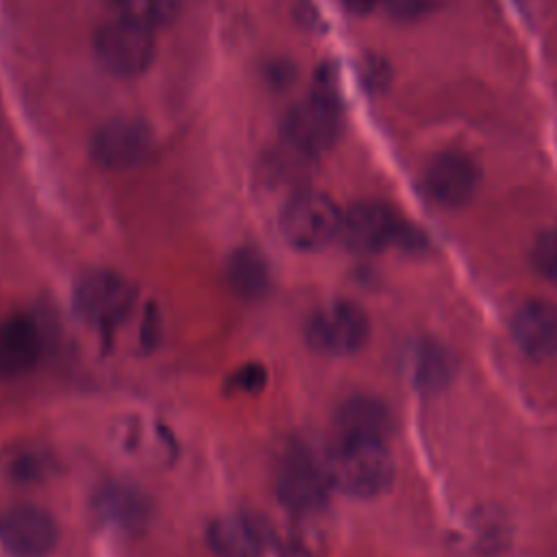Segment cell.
Masks as SVG:
<instances>
[{
  "instance_id": "cell-1",
  "label": "cell",
  "mask_w": 557,
  "mask_h": 557,
  "mask_svg": "<svg viewBox=\"0 0 557 557\" xmlns=\"http://www.w3.org/2000/svg\"><path fill=\"white\" fill-rule=\"evenodd\" d=\"M339 128L342 107L335 72L322 67L313 91L285 113L283 137L287 146L313 157L337 141Z\"/></svg>"
},
{
  "instance_id": "cell-2",
  "label": "cell",
  "mask_w": 557,
  "mask_h": 557,
  "mask_svg": "<svg viewBox=\"0 0 557 557\" xmlns=\"http://www.w3.org/2000/svg\"><path fill=\"white\" fill-rule=\"evenodd\" d=\"M324 468L331 487L350 498H376L394 481V459L379 440H339Z\"/></svg>"
},
{
  "instance_id": "cell-3",
  "label": "cell",
  "mask_w": 557,
  "mask_h": 557,
  "mask_svg": "<svg viewBox=\"0 0 557 557\" xmlns=\"http://www.w3.org/2000/svg\"><path fill=\"white\" fill-rule=\"evenodd\" d=\"M342 211L320 191L294 194L278 215V231L287 246L300 252H315L339 237Z\"/></svg>"
},
{
  "instance_id": "cell-4",
  "label": "cell",
  "mask_w": 557,
  "mask_h": 557,
  "mask_svg": "<svg viewBox=\"0 0 557 557\" xmlns=\"http://www.w3.org/2000/svg\"><path fill=\"white\" fill-rule=\"evenodd\" d=\"M135 287L113 270H89L74 285L72 305L89 326L111 333L126 320L135 305Z\"/></svg>"
},
{
  "instance_id": "cell-5",
  "label": "cell",
  "mask_w": 557,
  "mask_h": 557,
  "mask_svg": "<svg viewBox=\"0 0 557 557\" xmlns=\"http://www.w3.org/2000/svg\"><path fill=\"white\" fill-rule=\"evenodd\" d=\"M94 48L98 63L109 74L133 78L144 74L154 59V30L117 13L98 30Z\"/></svg>"
},
{
  "instance_id": "cell-6",
  "label": "cell",
  "mask_w": 557,
  "mask_h": 557,
  "mask_svg": "<svg viewBox=\"0 0 557 557\" xmlns=\"http://www.w3.org/2000/svg\"><path fill=\"white\" fill-rule=\"evenodd\" d=\"M370 333L366 311L350 300H335L322 305L305 326L309 348L320 355L344 357L357 352Z\"/></svg>"
},
{
  "instance_id": "cell-7",
  "label": "cell",
  "mask_w": 557,
  "mask_h": 557,
  "mask_svg": "<svg viewBox=\"0 0 557 557\" xmlns=\"http://www.w3.org/2000/svg\"><path fill=\"white\" fill-rule=\"evenodd\" d=\"M0 544L11 557H48L59 544V524L37 505H15L0 513Z\"/></svg>"
},
{
  "instance_id": "cell-8",
  "label": "cell",
  "mask_w": 557,
  "mask_h": 557,
  "mask_svg": "<svg viewBox=\"0 0 557 557\" xmlns=\"http://www.w3.org/2000/svg\"><path fill=\"white\" fill-rule=\"evenodd\" d=\"M331 490L326 468L309 453L294 450L285 457L276 479V494L292 513H318Z\"/></svg>"
},
{
  "instance_id": "cell-9",
  "label": "cell",
  "mask_w": 557,
  "mask_h": 557,
  "mask_svg": "<svg viewBox=\"0 0 557 557\" xmlns=\"http://www.w3.org/2000/svg\"><path fill=\"white\" fill-rule=\"evenodd\" d=\"M152 152L150 128L141 120L115 117L104 122L94 139L91 154L107 170H133Z\"/></svg>"
},
{
  "instance_id": "cell-10",
  "label": "cell",
  "mask_w": 557,
  "mask_h": 557,
  "mask_svg": "<svg viewBox=\"0 0 557 557\" xmlns=\"http://www.w3.org/2000/svg\"><path fill=\"white\" fill-rule=\"evenodd\" d=\"M403 224L396 220L389 207L363 200L352 205L342 215L339 237L344 246L357 255H374L398 242Z\"/></svg>"
},
{
  "instance_id": "cell-11",
  "label": "cell",
  "mask_w": 557,
  "mask_h": 557,
  "mask_svg": "<svg viewBox=\"0 0 557 557\" xmlns=\"http://www.w3.org/2000/svg\"><path fill=\"white\" fill-rule=\"evenodd\" d=\"M41 355L44 331L30 313L15 311L0 318V379L28 374Z\"/></svg>"
},
{
  "instance_id": "cell-12",
  "label": "cell",
  "mask_w": 557,
  "mask_h": 557,
  "mask_svg": "<svg viewBox=\"0 0 557 557\" xmlns=\"http://www.w3.org/2000/svg\"><path fill=\"white\" fill-rule=\"evenodd\" d=\"M479 185V170L474 161L457 150L442 152L431 159L424 172L426 194L442 207L466 205Z\"/></svg>"
},
{
  "instance_id": "cell-13",
  "label": "cell",
  "mask_w": 557,
  "mask_h": 557,
  "mask_svg": "<svg viewBox=\"0 0 557 557\" xmlns=\"http://www.w3.org/2000/svg\"><path fill=\"white\" fill-rule=\"evenodd\" d=\"M207 542L218 557H263L270 546V531L257 516L228 513L211 522Z\"/></svg>"
},
{
  "instance_id": "cell-14",
  "label": "cell",
  "mask_w": 557,
  "mask_h": 557,
  "mask_svg": "<svg viewBox=\"0 0 557 557\" xmlns=\"http://www.w3.org/2000/svg\"><path fill=\"white\" fill-rule=\"evenodd\" d=\"M511 335L516 346L535 359L557 355V305L546 300H529L518 307L511 318Z\"/></svg>"
},
{
  "instance_id": "cell-15",
  "label": "cell",
  "mask_w": 557,
  "mask_h": 557,
  "mask_svg": "<svg viewBox=\"0 0 557 557\" xmlns=\"http://www.w3.org/2000/svg\"><path fill=\"white\" fill-rule=\"evenodd\" d=\"M150 505L144 492L128 483L111 481L94 494V516L117 531H139L146 527Z\"/></svg>"
},
{
  "instance_id": "cell-16",
  "label": "cell",
  "mask_w": 557,
  "mask_h": 557,
  "mask_svg": "<svg viewBox=\"0 0 557 557\" xmlns=\"http://www.w3.org/2000/svg\"><path fill=\"white\" fill-rule=\"evenodd\" d=\"M337 433L339 440H379L385 437L394 429V420L389 409L374 396L357 394L342 403L337 411Z\"/></svg>"
},
{
  "instance_id": "cell-17",
  "label": "cell",
  "mask_w": 557,
  "mask_h": 557,
  "mask_svg": "<svg viewBox=\"0 0 557 557\" xmlns=\"http://www.w3.org/2000/svg\"><path fill=\"white\" fill-rule=\"evenodd\" d=\"M405 366L413 385L424 392L444 389L455 372L450 350L437 339H413L405 352Z\"/></svg>"
},
{
  "instance_id": "cell-18",
  "label": "cell",
  "mask_w": 557,
  "mask_h": 557,
  "mask_svg": "<svg viewBox=\"0 0 557 557\" xmlns=\"http://www.w3.org/2000/svg\"><path fill=\"white\" fill-rule=\"evenodd\" d=\"M226 278L244 300H261L272 287L270 261L257 246H239L228 257Z\"/></svg>"
},
{
  "instance_id": "cell-19",
  "label": "cell",
  "mask_w": 557,
  "mask_h": 557,
  "mask_svg": "<svg viewBox=\"0 0 557 557\" xmlns=\"http://www.w3.org/2000/svg\"><path fill=\"white\" fill-rule=\"evenodd\" d=\"M296 520L283 535L281 550L292 557H320L326 546L322 527L313 520L315 513H294Z\"/></svg>"
},
{
  "instance_id": "cell-20",
  "label": "cell",
  "mask_w": 557,
  "mask_h": 557,
  "mask_svg": "<svg viewBox=\"0 0 557 557\" xmlns=\"http://www.w3.org/2000/svg\"><path fill=\"white\" fill-rule=\"evenodd\" d=\"M4 466H7V474L13 483L33 485V483H41L48 476L52 461L44 450L20 448L9 455Z\"/></svg>"
},
{
  "instance_id": "cell-21",
  "label": "cell",
  "mask_w": 557,
  "mask_h": 557,
  "mask_svg": "<svg viewBox=\"0 0 557 557\" xmlns=\"http://www.w3.org/2000/svg\"><path fill=\"white\" fill-rule=\"evenodd\" d=\"M120 15L133 17L152 30L170 24L181 7V0H113Z\"/></svg>"
},
{
  "instance_id": "cell-22",
  "label": "cell",
  "mask_w": 557,
  "mask_h": 557,
  "mask_svg": "<svg viewBox=\"0 0 557 557\" xmlns=\"http://www.w3.org/2000/svg\"><path fill=\"white\" fill-rule=\"evenodd\" d=\"M268 385V368L259 361H246L224 379V394L231 396H255Z\"/></svg>"
},
{
  "instance_id": "cell-23",
  "label": "cell",
  "mask_w": 557,
  "mask_h": 557,
  "mask_svg": "<svg viewBox=\"0 0 557 557\" xmlns=\"http://www.w3.org/2000/svg\"><path fill=\"white\" fill-rule=\"evenodd\" d=\"M531 263L542 278L557 285V228H548L535 237Z\"/></svg>"
},
{
  "instance_id": "cell-24",
  "label": "cell",
  "mask_w": 557,
  "mask_h": 557,
  "mask_svg": "<svg viewBox=\"0 0 557 557\" xmlns=\"http://www.w3.org/2000/svg\"><path fill=\"white\" fill-rule=\"evenodd\" d=\"M385 11L398 20H418L431 13L437 0H381Z\"/></svg>"
},
{
  "instance_id": "cell-25",
  "label": "cell",
  "mask_w": 557,
  "mask_h": 557,
  "mask_svg": "<svg viewBox=\"0 0 557 557\" xmlns=\"http://www.w3.org/2000/svg\"><path fill=\"white\" fill-rule=\"evenodd\" d=\"M139 335H141L144 348H148V350L159 342V335H161V315H159L154 302H150V305L146 307V311H144V320H141V331H139Z\"/></svg>"
},
{
  "instance_id": "cell-26",
  "label": "cell",
  "mask_w": 557,
  "mask_h": 557,
  "mask_svg": "<svg viewBox=\"0 0 557 557\" xmlns=\"http://www.w3.org/2000/svg\"><path fill=\"white\" fill-rule=\"evenodd\" d=\"M376 2H379V0H342L344 9L350 11L352 15H366V13H370Z\"/></svg>"
}]
</instances>
